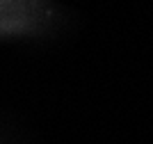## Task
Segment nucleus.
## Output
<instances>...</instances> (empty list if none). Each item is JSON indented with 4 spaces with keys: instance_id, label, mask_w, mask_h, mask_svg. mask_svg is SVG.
I'll return each mask as SVG.
<instances>
[{
    "instance_id": "nucleus-1",
    "label": "nucleus",
    "mask_w": 153,
    "mask_h": 144,
    "mask_svg": "<svg viewBox=\"0 0 153 144\" xmlns=\"http://www.w3.org/2000/svg\"><path fill=\"white\" fill-rule=\"evenodd\" d=\"M39 0H0V32L23 30L37 16Z\"/></svg>"
}]
</instances>
